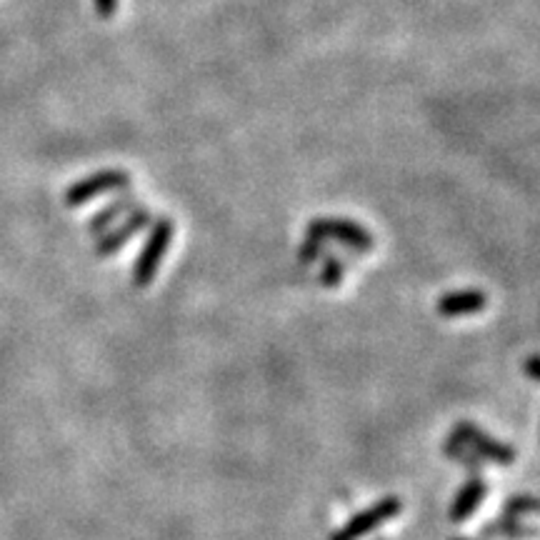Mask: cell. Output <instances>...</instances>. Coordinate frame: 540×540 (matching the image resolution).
I'll return each mask as SVG.
<instances>
[{
    "label": "cell",
    "instance_id": "obj_1",
    "mask_svg": "<svg viewBox=\"0 0 540 540\" xmlns=\"http://www.w3.org/2000/svg\"><path fill=\"white\" fill-rule=\"evenodd\" d=\"M175 225L168 215H160V218H153V225H150V233L145 238L143 248H140L138 258L133 263V285L135 288H148L150 283L158 275L160 265H163L165 253L170 248V240H173Z\"/></svg>",
    "mask_w": 540,
    "mask_h": 540
},
{
    "label": "cell",
    "instance_id": "obj_2",
    "mask_svg": "<svg viewBox=\"0 0 540 540\" xmlns=\"http://www.w3.org/2000/svg\"><path fill=\"white\" fill-rule=\"evenodd\" d=\"M400 513H403V500H400L398 495H385V498L375 500L373 505L355 513L353 518L345 525H340L338 530H333L330 540H360L373 533V530H378L380 525L390 523V520Z\"/></svg>",
    "mask_w": 540,
    "mask_h": 540
},
{
    "label": "cell",
    "instance_id": "obj_3",
    "mask_svg": "<svg viewBox=\"0 0 540 540\" xmlns=\"http://www.w3.org/2000/svg\"><path fill=\"white\" fill-rule=\"evenodd\" d=\"M453 438L460 440L465 448L473 450V453L478 455V458H483L485 463L503 465V468L515 463V450L510 448L508 443H503V440L485 433V430L478 428L473 420H458V423L453 425Z\"/></svg>",
    "mask_w": 540,
    "mask_h": 540
},
{
    "label": "cell",
    "instance_id": "obj_4",
    "mask_svg": "<svg viewBox=\"0 0 540 540\" xmlns=\"http://www.w3.org/2000/svg\"><path fill=\"white\" fill-rule=\"evenodd\" d=\"M305 233H313L323 240H335L353 253H370L375 248V238L370 235V230L348 218H313Z\"/></svg>",
    "mask_w": 540,
    "mask_h": 540
},
{
    "label": "cell",
    "instance_id": "obj_5",
    "mask_svg": "<svg viewBox=\"0 0 540 540\" xmlns=\"http://www.w3.org/2000/svg\"><path fill=\"white\" fill-rule=\"evenodd\" d=\"M130 185V175L125 170H98V173L80 178L65 190V205L68 208H80V205L90 203L93 198L113 190H125Z\"/></svg>",
    "mask_w": 540,
    "mask_h": 540
},
{
    "label": "cell",
    "instance_id": "obj_6",
    "mask_svg": "<svg viewBox=\"0 0 540 540\" xmlns=\"http://www.w3.org/2000/svg\"><path fill=\"white\" fill-rule=\"evenodd\" d=\"M150 223H153V213H150L148 208L130 210L125 218L118 220L115 228H110L108 233L100 235V240L95 243V255H98V258H110V255L118 253L120 248H125L140 230L148 228Z\"/></svg>",
    "mask_w": 540,
    "mask_h": 540
},
{
    "label": "cell",
    "instance_id": "obj_7",
    "mask_svg": "<svg viewBox=\"0 0 540 540\" xmlns=\"http://www.w3.org/2000/svg\"><path fill=\"white\" fill-rule=\"evenodd\" d=\"M485 495H488V483H485L483 473H473L463 485H460L453 503H450V510H448L450 523H455V525L465 523V520H468L470 515L480 508V505H483Z\"/></svg>",
    "mask_w": 540,
    "mask_h": 540
},
{
    "label": "cell",
    "instance_id": "obj_8",
    "mask_svg": "<svg viewBox=\"0 0 540 540\" xmlns=\"http://www.w3.org/2000/svg\"><path fill=\"white\" fill-rule=\"evenodd\" d=\"M488 308V295L478 288H463L443 293L435 303V310L443 318H460V315H473Z\"/></svg>",
    "mask_w": 540,
    "mask_h": 540
},
{
    "label": "cell",
    "instance_id": "obj_9",
    "mask_svg": "<svg viewBox=\"0 0 540 540\" xmlns=\"http://www.w3.org/2000/svg\"><path fill=\"white\" fill-rule=\"evenodd\" d=\"M480 533L485 538H513V540H533L538 535L535 525L523 523V518H510V515H498V518L488 520Z\"/></svg>",
    "mask_w": 540,
    "mask_h": 540
},
{
    "label": "cell",
    "instance_id": "obj_10",
    "mask_svg": "<svg viewBox=\"0 0 540 540\" xmlns=\"http://www.w3.org/2000/svg\"><path fill=\"white\" fill-rule=\"evenodd\" d=\"M135 205H138V198H135L133 193L120 195L118 200H113V203H110V205L100 208L98 213H95L93 218H90L88 233H93V235L105 233V230H108L110 225L118 223L120 218H125V215L130 213V210H135Z\"/></svg>",
    "mask_w": 540,
    "mask_h": 540
},
{
    "label": "cell",
    "instance_id": "obj_11",
    "mask_svg": "<svg viewBox=\"0 0 540 540\" xmlns=\"http://www.w3.org/2000/svg\"><path fill=\"white\" fill-rule=\"evenodd\" d=\"M535 513H538V498L533 493L510 495L503 505V515H510V518H528Z\"/></svg>",
    "mask_w": 540,
    "mask_h": 540
},
{
    "label": "cell",
    "instance_id": "obj_12",
    "mask_svg": "<svg viewBox=\"0 0 540 540\" xmlns=\"http://www.w3.org/2000/svg\"><path fill=\"white\" fill-rule=\"evenodd\" d=\"M323 268H320V285L323 288H338L340 283H343V275H345V263L343 258H338V255L333 253H325L323 255Z\"/></svg>",
    "mask_w": 540,
    "mask_h": 540
},
{
    "label": "cell",
    "instance_id": "obj_13",
    "mask_svg": "<svg viewBox=\"0 0 540 540\" xmlns=\"http://www.w3.org/2000/svg\"><path fill=\"white\" fill-rule=\"evenodd\" d=\"M445 453H448L450 458L458 460V463L468 465V468L473 470V473H480V470H483V460H480L478 455L473 453V450L465 448V445L460 443V440H455L453 435H450L448 443H445Z\"/></svg>",
    "mask_w": 540,
    "mask_h": 540
},
{
    "label": "cell",
    "instance_id": "obj_14",
    "mask_svg": "<svg viewBox=\"0 0 540 540\" xmlns=\"http://www.w3.org/2000/svg\"><path fill=\"white\" fill-rule=\"evenodd\" d=\"M325 243H328V240L318 238V235H313V233H305V243L300 245V250H298L300 263L303 265L318 263V260L325 255Z\"/></svg>",
    "mask_w": 540,
    "mask_h": 540
},
{
    "label": "cell",
    "instance_id": "obj_15",
    "mask_svg": "<svg viewBox=\"0 0 540 540\" xmlns=\"http://www.w3.org/2000/svg\"><path fill=\"white\" fill-rule=\"evenodd\" d=\"M538 365H540L538 353H530V355H528V360H525V373H528V378L533 380V383H538V380H540Z\"/></svg>",
    "mask_w": 540,
    "mask_h": 540
},
{
    "label": "cell",
    "instance_id": "obj_16",
    "mask_svg": "<svg viewBox=\"0 0 540 540\" xmlns=\"http://www.w3.org/2000/svg\"><path fill=\"white\" fill-rule=\"evenodd\" d=\"M118 8V0H95V10H98L100 18H110Z\"/></svg>",
    "mask_w": 540,
    "mask_h": 540
},
{
    "label": "cell",
    "instance_id": "obj_17",
    "mask_svg": "<svg viewBox=\"0 0 540 540\" xmlns=\"http://www.w3.org/2000/svg\"><path fill=\"white\" fill-rule=\"evenodd\" d=\"M450 540H470V538H450Z\"/></svg>",
    "mask_w": 540,
    "mask_h": 540
},
{
    "label": "cell",
    "instance_id": "obj_18",
    "mask_svg": "<svg viewBox=\"0 0 540 540\" xmlns=\"http://www.w3.org/2000/svg\"><path fill=\"white\" fill-rule=\"evenodd\" d=\"M378 540H388V538H378Z\"/></svg>",
    "mask_w": 540,
    "mask_h": 540
}]
</instances>
